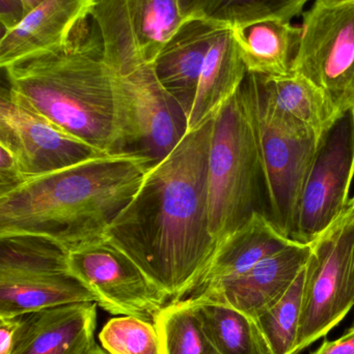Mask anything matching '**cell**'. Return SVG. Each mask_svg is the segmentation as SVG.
<instances>
[{
    "instance_id": "8992f818",
    "label": "cell",
    "mask_w": 354,
    "mask_h": 354,
    "mask_svg": "<svg viewBox=\"0 0 354 354\" xmlns=\"http://www.w3.org/2000/svg\"><path fill=\"white\" fill-rule=\"evenodd\" d=\"M0 243V317L97 303L70 272L68 251L62 245L30 235L2 237Z\"/></svg>"
},
{
    "instance_id": "30bf717a",
    "label": "cell",
    "mask_w": 354,
    "mask_h": 354,
    "mask_svg": "<svg viewBox=\"0 0 354 354\" xmlns=\"http://www.w3.org/2000/svg\"><path fill=\"white\" fill-rule=\"evenodd\" d=\"M70 272L112 315L154 322L168 305L166 295L145 272L106 237L68 251Z\"/></svg>"
},
{
    "instance_id": "d6986e66",
    "label": "cell",
    "mask_w": 354,
    "mask_h": 354,
    "mask_svg": "<svg viewBox=\"0 0 354 354\" xmlns=\"http://www.w3.org/2000/svg\"><path fill=\"white\" fill-rule=\"evenodd\" d=\"M301 241L285 234L268 214L257 210L218 248L207 272L191 295L240 276L274 254Z\"/></svg>"
},
{
    "instance_id": "cb8c5ba5",
    "label": "cell",
    "mask_w": 354,
    "mask_h": 354,
    "mask_svg": "<svg viewBox=\"0 0 354 354\" xmlns=\"http://www.w3.org/2000/svg\"><path fill=\"white\" fill-rule=\"evenodd\" d=\"M307 264L284 295L256 319L272 354H295Z\"/></svg>"
},
{
    "instance_id": "ffe728a7",
    "label": "cell",
    "mask_w": 354,
    "mask_h": 354,
    "mask_svg": "<svg viewBox=\"0 0 354 354\" xmlns=\"http://www.w3.org/2000/svg\"><path fill=\"white\" fill-rule=\"evenodd\" d=\"M247 74L233 29L224 27L214 37L206 56L188 118V131L212 120L239 91Z\"/></svg>"
},
{
    "instance_id": "1f68e13d",
    "label": "cell",
    "mask_w": 354,
    "mask_h": 354,
    "mask_svg": "<svg viewBox=\"0 0 354 354\" xmlns=\"http://www.w3.org/2000/svg\"><path fill=\"white\" fill-rule=\"evenodd\" d=\"M339 218H343V220L351 221L354 222V195L351 196V200H349L348 205L345 208L343 212L342 216Z\"/></svg>"
},
{
    "instance_id": "e0dca14e",
    "label": "cell",
    "mask_w": 354,
    "mask_h": 354,
    "mask_svg": "<svg viewBox=\"0 0 354 354\" xmlns=\"http://www.w3.org/2000/svg\"><path fill=\"white\" fill-rule=\"evenodd\" d=\"M97 303L27 314L12 354H87L96 346Z\"/></svg>"
},
{
    "instance_id": "603a6c76",
    "label": "cell",
    "mask_w": 354,
    "mask_h": 354,
    "mask_svg": "<svg viewBox=\"0 0 354 354\" xmlns=\"http://www.w3.org/2000/svg\"><path fill=\"white\" fill-rule=\"evenodd\" d=\"M154 324L161 340L162 354H216L193 299L168 304L156 316Z\"/></svg>"
},
{
    "instance_id": "277c9868",
    "label": "cell",
    "mask_w": 354,
    "mask_h": 354,
    "mask_svg": "<svg viewBox=\"0 0 354 354\" xmlns=\"http://www.w3.org/2000/svg\"><path fill=\"white\" fill-rule=\"evenodd\" d=\"M260 176L257 147L239 88L213 118L208 209L216 248L257 212Z\"/></svg>"
},
{
    "instance_id": "ba28073f",
    "label": "cell",
    "mask_w": 354,
    "mask_h": 354,
    "mask_svg": "<svg viewBox=\"0 0 354 354\" xmlns=\"http://www.w3.org/2000/svg\"><path fill=\"white\" fill-rule=\"evenodd\" d=\"M299 26L292 73L317 85L344 118L354 112V0H314Z\"/></svg>"
},
{
    "instance_id": "83f0119b",
    "label": "cell",
    "mask_w": 354,
    "mask_h": 354,
    "mask_svg": "<svg viewBox=\"0 0 354 354\" xmlns=\"http://www.w3.org/2000/svg\"><path fill=\"white\" fill-rule=\"evenodd\" d=\"M26 315L0 317V354H12Z\"/></svg>"
},
{
    "instance_id": "f546056e",
    "label": "cell",
    "mask_w": 354,
    "mask_h": 354,
    "mask_svg": "<svg viewBox=\"0 0 354 354\" xmlns=\"http://www.w3.org/2000/svg\"><path fill=\"white\" fill-rule=\"evenodd\" d=\"M312 354H354V332L346 333L335 341L324 340Z\"/></svg>"
},
{
    "instance_id": "44dd1931",
    "label": "cell",
    "mask_w": 354,
    "mask_h": 354,
    "mask_svg": "<svg viewBox=\"0 0 354 354\" xmlns=\"http://www.w3.org/2000/svg\"><path fill=\"white\" fill-rule=\"evenodd\" d=\"M232 29L247 72L264 77L287 76L292 73L301 39L299 25L267 19Z\"/></svg>"
},
{
    "instance_id": "4fadbf2b",
    "label": "cell",
    "mask_w": 354,
    "mask_h": 354,
    "mask_svg": "<svg viewBox=\"0 0 354 354\" xmlns=\"http://www.w3.org/2000/svg\"><path fill=\"white\" fill-rule=\"evenodd\" d=\"M91 18L104 39L133 46L147 64L186 20L179 0H97Z\"/></svg>"
},
{
    "instance_id": "4dcf8cb0",
    "label": "cell",
    "mask_w": 354,
    "mask_h": 354,
    "mask_svg": "<svg viewBox=\"0 0 354 354\" xmlns=\"http://www.w3.org/2000/svg\"><path fill=\"white\" fill-rule=\"evenodd\" d=\"M215 0H179L185 19L205 18Z\"/></svg>"
},
{
    "instance_id": "d4e9b609",
    "label": "cell",
    "mask_w": 354,
    "mask_h": 354,
    "mask_svg": "<svg viewBox=\"0 0 354 354\" xmlns=\"http://www.w3.org/2000/svg\"><path fill=\"white\" fill-rule=\"evenodd\" d=\"M310 0H215L208 20L222 26H242L267 19L292 21L303 14Z\"/></svg>"
},
{
    "instance_id": "484cf974",
    "label": "cell",
    "mask_w": 354,
    "mask_h": 354,
    "mask_svg": "<svg viewBox=\"0 0 354 354\" xmlns=\"http://www.w3.org/2000/svg\"><path fill=\"white\" fill-rule=\"evenodd\" d=\"M99 339L108 354H162L161 340L154 322L134 316L108 320Z\"/></svg>"
},
{
    "instance_id": "7402d4cb",
    "label": "cell",
    "mask_w": 354,
    "mask_h": 354,
    "mask_svg": "<svg viewBox=\"0 0 354 354\" xmlns=\"http://www.w3.org/2000/svg\"><path fill=\"white\" fill-rule=\"evenodd\" d=\"M191 299L216 354H272L255 319L226 304Z\"/></svg>"
},
{
    "instance_id": "9c48e42d",
    "label": "cell",
    "mask_w": 354,
    "mask_h": 354,
    "mask_svg": "<svg viewBox=\"0 0 354 354\" xmlns=\"http://www.w3.org/2000/svg\"><path fill=\"white\" fill-rule=\"evenodd\" d=\"M354 306V222L338 220L312 243L295 354L326 337Z\"/></svg>"
},
{
    "instance_id": "52a82bcc",
    "label": "cell",
    "mask_w": 354,
    "mask_h": 354,
    "mask_svg": "<svg viewBox=\"0 0 354 354\" xmlns=\"http://www.w3.org/2000/svg\"><path fill=\"white\" fill-rule=\"evenodd\" d=\"M120 103L118 153L147 159L152 166L168 157L188 131V118L161 86L153 64L109 66Z\"/></svg>"
},
{
    "instance_id": "4316f807",
    "label": "cell",
    "mask_w": 354,
    "mask_h": 354,
    "mask_svg": "<svg viewBox=\"0 0 354 354\" xmlns=\"http://www.w3.org/2000/svg\"><path fill=\"white\" fill-rule=\"evenodd\" d=\"M28 179L16 153L0 143V196L14 191Z\"/></svg>"
},
{
    "instance_id": "d6a6232c",
    "label": "cell",
    "mask_w": 354,
    "mask_h": 354,
    "mask_svg": "<svg viewBox=\"0 0 354 354\" xmlns=\"http://www.w3.org/2000/svg\"><path fill=\"white\" fill-rule=\"evenodd\" d=\"M42 1H43V0H23L25 10H26V15L28 14L31 10H33L37 4L41 3Z\"/></svg>"
},
{
    "instance_id": "5bb4252c",
    "label": "cell",
    "mask_w": 354,
    "mask_h": 354,
    "mask_svg": "<svg viewBox=\"0 0 354 354\" xmlns=\"http://www.w3.org/2000/svg\"><path fill=\"white\" fill-rule=\"evenodd\" d=\"M312 243H299L263 260L245 274L191 295L226 304L257 319L290 288L311 256Z\"/></svg>"
},
{
    "instance_id": "f1b7e54d",
    "label": "cell",
    "mask_w": 354,
    "mask_h": 354,
    "mask_svg": "<svg viewBox=\"0 0 354 354\" xmlns=\"http://www.w3.org/2000/svg\"><path fill=\"white\" fill-rule=\"evenodd\" d=\"M26 16L23 0H0V22L4 31L15 28Z\"/></svg>"
},
{
    "instance_id": "7a4b0ae2",
    "label": "cell",
    "mask_w": 354,
    "mask_h": 354,
    "mask_svg": "<svg viewBox=\"0 0 354 354\" xmlns=\"http://www.w3.org/2000/svg\"><path fill=\"white\" fill-rule=\"evenodd\" d=\"M151 167L143 158L106 153L31 177L0 196V239L44 237L67 251L103 239Z\"/></svg>"
},
{
    "instance_id": "e575fe53",
    "label": "cell",
    "mask_w": 354,
    "mask_h": 354,
    "mask_svg": "<svg viewBox=\"0 0 354 354\" xmlns=\"http://www.w3.org/2000/svg\"><path fill=\"white\" fill-rule=\"evenodd\" d=\"M353 332H354V319H353V324H351V328H349L348 330H347V333H353Z\"/></svg>"
},
{
    "instance_id": "2e32d148",
    "label": "cell",
    "mask_w": 354,
    "mask_h": 354,
    "mask_svg": "<svg viewBox=\"0 0 354 354\" xmlns=\"http://www.w3.org/2000/svg\"><path fill=\"white\" fill-rule=\"evenodd\" d=\"M97 0H43L15 28L2 32L0 66L10 64L64 43L91 18Z\"/></svg>"
},
{
    "instance_id": "8fae6325",
    "label": "cell",
    "mask_w": 354,
    "mask_h": 354,
    "mask_svg": "<svg viewBox=\"0 0 354 354\" xmlns=\"http://www.w3.org/2000/svg\"><path fill=\"white\" fill-rule=\"evenodd\" d=\"M0 143L16 153L28 178L107 153L67 132L10 88L2 89L0 99Z\"/></svg>"
},
{
    "instance_id": "3957f363",
    "label": "cell",
    "mask_w": 354,
    "mask_h": 354,
    "mask_svg": "<svg viewBox=\"0 0 354 354\" xmlns=\"http://www.w3.org/2000/svg\"><path fill=\"white\" fill-rule=\"evenodd\" d=\"M10 88L67 132L118 153L120 103L95 21L81 22L64 43L8 68Z\"/></svg>"
},
{
    "instance_id": "5b68a950",
    "label": "cell",
    "mask_w": 354,
    "mask_h": 354,
    "mask_svg": "<svg viewBox=\"0 0 354 354\" xmlns=\"http://www.w3.org/2000/svg\"><path fill=\"white\" fill-rule=\"evenodd\" d=\"M240 91L257 147L268 216L294 239L303 189L321 145L309 133L283 122L268 109L258 75L249 73Z\"/></svg>"
},
{
    "instance_id": "9a60e30c",
    "label": "cell",
    "mask_w": 354,
    "mask_h": 354,
    "mask_svg": "<svg viewBox=\"0 0 354 354\" xmlns=\"http://www.w3.org/2000/svg\"><path fill=\"white\" fill-rule=\"evenodd\" d=\"M222 25L207 18L186 19L154 60L161 86L191 115L206 56Z\"/></svg>"
},
{
    "instance_id": "836d02e7",
    "label": "cell",
    "mask_w": 354,
    "mask_h": 354,
    "mask_svg": "<svg viewBox=\"0 0 354 354\" xmlns=\"http://www.w3.org/2000/svg\"><path fill=\"white\" fill-rule=\"evenodd\" d=\"M87 354H108V353H106V351H104L103 348H101V347L97 346V345H96V346L94 347V348L91 349V351H89V353Z\"/></svg>"
},
{
    "instance_id": "ac0fdd59",
    "label": "cell",
    "mask_w": 354,
    "mask_h": 354,
    "mask_svg": "<svg viewBox=\"0 0 354 354\" xmlns=\"http://www.w3.org/2000/svg\"><path fill=\"white\" fill-rule=\"evenodd\" d=\"M262 99L283 122L309 133L324 145L343 118L324 91L303 75L259 76Z\"/></svg>"
},
{
    "instance_id": "7c38bea8",
    "label": "cell",
    "mask_w": 354,
    "mask_h": 354,
    "mask_svg": "<svg viewBox=\"0 0 354 354\" xmlns=\"http://www.w3.org/2000/svg\"><path fill=\"white\" fill-rule=\"evenodd\" d=\"M354 179V112L339 120L306 183L294 239L312 243L342 216Z\"/></svg>"
},
{
    "instance_id": "6da1fadb",
    "label": "cell",
    "mask_w": 354,
    "mask_h": 354,
    "mask_svg": "<svg viewBox=\"0 0 354 354\" xmlns=\"http://www.w3.org/2000/svg\"><path fill=\"white\" fill-rule=\"evenodd\" d=\"M213 118L188 131L168 157L148 170L105 235L168 304L188 299L216 251L208 209Z\"/></svg>"
}]
</instances>
